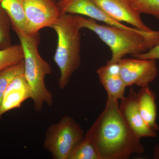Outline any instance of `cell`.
<instances>
[{
    "instance_id": "cell-1",
    "label": "cell",
    "mask_w": 159,
    "mask_h": 159,
    "mask_svg": "<svg viewBox=\"0 0 159 159\" xmlns=\"http://www.w3.org/2000/svg\"><path fill=\"white\" fill-rule=\"evenodd\" d=\"M84 137L93 143L101 159H127L145 151L141 138L122 116L117 99L107 98L105 108Z\"/></svg>"
},
{
    "instance_id": "cell-2",
    "label": "cell",
    "mask_w": 159,
    "mask_h": 159,
    "mask_svg": "<svg viewBox=\"0 0 159 159\" xmlns=\"http://www.w3.org/2000/svg\"><path fill=\"white\" fill-rule=\"evenodd\" d=\"M75 16L80 29L93 31L109 48L111 57L107 62L111 63H118L128 54L145 53L159 43V31L127 30L100 25L95 20Z\"/></svg>"
},
{
    "instance_id": "cell-3",
    "label": "cell",
    "mask_w": 159,
    "mask_h": 159,
    "mask_svg": "<svg viewBox=\"0 0 159 159\" xmlns=\"http://www.w3.org/2000/svg\"><path fill=\"white\" fill-rule=\"evenodd\" d=\"M57 33V44L54 61L59 69L58 87L64 89L81 65V34L75 15L61 13L51 27Z\"/></svg>"
},
{
    "instance_id": "cell-4",
    "label": "cell",
    "mask_w": 159,
    "mask_h": 159,
    "mask_svg": "<svg viewBox=\"0 0 159 159\" xmlns=\"http://www.w3.org/2000/svg\"><path fill=\"white\" fill-rule=\"evenodd\" d=\"M12 29L17 34L24 54V75L31 89L34 108L35 111H42L44 103L53 104V96L47 89L45 77L52 73L51 66L43 59L38 49L39 34L29 35L15 27Z\"/></svg>"
},
{
    "instance_id": "cell-5",
    "label": "cell",
    "mask_w": 159,
    "mask_h": 159,
    "mask_svg": "<svg viewBox=\"0 0 159 159\" xmlns=\"http://www.w3.org/2000/svg\"><path fill=\"white\" fill-rule=\"evenodd\" d=\"M81 126L70 116L50 125L46 131L43 147L54 159H68L74 146L84 138Z\"/></svg>"
},
{
    "instance_id": "cell-6",
    "label": "cell",
    "mask_w": 159,
    "mask_h": 159,
    "mask_svg": "<svg viewBox=\"0 0 159 159\" xmlns=\"http://www.w3.org/2000/svg\"><path fill=\"white\" fill-rule=\"evenodd\" d=\"M26 19L25 32L29 35L38 34L41 29L51 28L58 19L59 7L53 0H23Z\"/></svg>"
},
{
    "instance_id": "cell-7",
    "label": "cell",
    "mask_w": 159,
    "mask_h": 159,
    "mask_svg": "<svg viewBox=\"0 0 159 159\" xmlns=\"http://www.w3.org/2000/svg\"><path fill=\"white\" fill-rule=\"evenodd\" d=\"M118 63L120 75L126 87L133 85L146 86L157 76L155 60L123 58Z\"/></svg>"
},
{
    "instance_id": "cell-8",
    "label": "cell",
    "mask_w": 159,
    "mask_h": 159,
    "mask_svg": "<svg viewBox=\"0 0 159 159\" xmlns=\"http://www.w3.org/2000/svg\"><path fill=\"white\" fill-rule=\"evenodd\" d=\"M102 11L115 20L128 23L134 28L145 31L151 29L142 20L141 14L130 0H93Z\"/></svg>"
},
{
    "instance_id": "cell-9",
    "label": "cell",
    "mask_w": 159,
    "mask_h": 159,
    "mask_svg": "<svg viewBox=\"0 0 159 159\" xmlns=\"http://www.w3.org/2000/svg\"><path fill=\"white\" fill-rule=\"evenodd\" d=\"M61 13L84 16L89 18L102 22L117 28L127 30H134L122 23L115 20L106 14L93 0H65L57 4Z\"/></svg>"
},
{
    "instance_id": "cell-10",
    "label": "cell",
    "mask_w": 159,
    "mask_h": 159,
    "mask_svg": "<svg viewBox=\"0 0 159 159\" xmlns=\"http://www.w3.org/2000/svg\"><path fill=\"white\" fill-rule=\"evenodd\" d=\"M119 109L134 133L140 138H155L156 131L152 129L141 116L137 102V93L132 88L126 97L120 99Z\"/></svg>"
},
{
    "instance_id": "cell-11",
    "label": "cell",
    "mask_w": 159,
    "mask_h": 159,
    "mask_svg": "<svg viewBox=\"0 0 159 159\" xmlns=\"http://www.w3.org/2000/svg\"><path fill=\"white\" fill-rule=\"evenodd\" d=\"M31 88L24 74L19 75L7 87L0 103V119L4 114L19 108L27 99H31Z\"/></svg>"
},
{
    "instance_id": "cell-12",
    "label": "cell",
    "mask_w": 159,
    "mask_h": 159,
    "mask_svg": "<svg viewBox=\"0 0 159 159\" xmlns=\"http://www.w3.org/2000/svg\"><path fill=\"white\" fill-rule=\"evenodd\" d=\"M97 73L100 83L107 94V98L120 100L125 96L126 86L122 80L118 63L107 62L100 67Z\"/></svg>"
},
{
    "instance_id": "cell-13",
    "label": "cell",
    "mask_w": 159,
    "mask_h": 159,
    "mask_svg": "<svg viewBox=\"0 0 159 159\" xmlns=\"http://www.w3.org/2000/svg\"><path fill=\"white\" fill-rule=\"evenodd\" d=\"M156 95L148 85L142 87L137 93V102L141 116L144 121L155 131L158 129L157 123V110Z\"/></svg>"
},
{
    "instance_id": "cell-14",
    "label": "cell",
    "mask_w": 159,
    "mask_h": 159,
    "mask_svg": "<svg viewBox=\"0 0 159 159\" xmlns=\"http://www.w3.org/2000/svg\"><path fill=\"white\" fill-rule=\"evenodd\" d=\"M0 4L10 17L12 27L25 32L26 19L23 0H0Z\"/></svg>"
},
{
    "instance_id": "cell-15",
    "label": "cell",
    "mask_w": 159,
    "mask_h": 159,
    "mask_svg": "<svg viewBox=\"0 0 159 159\" xmlns=\"http://www.w3.org/2000/svg\"><path fill=\"white\" fill-rule=\"evenodd\" d=\"M24 51L20 44L0 49V72L9 66L16 64L24 60Z\"/></svg>"
},
{
    "instance_id": "cell-16",
    "label": "cell",
    "mask_w": 159,
    "mask_h": 159,
    "mask_svg": "<svg viewBox=\"0 0 159 159\" xmlns=\"http://www.w3.org/2000/svg\"><path fill=\"white\" fill-rule=\"evenodd\" d=\"M68 159H101L95 146L87 139H83L71 151Z\"/></svg>"
},
{
    "instance_id": "cell-17",
    "label": "cell",
    "mask_w": 159,
    "mask_h": 159,
    "mask_svg": "<svg viewBox=\"0 0 159 159\" xmlns=\"http://www.w3.org/2000/svg\"><path fill=\"white\" fill-rule=\"evenodd\" d=\"M25 73L24 60L0 72V103L6 89L16 77Z\"/></svg>"
},
{
    "instance_id": "cell-18",
    "label": "cell",
    "mask_w": 159,
    "mask_h": 159,
    "mask_svg": "<svg viewBox=\"0 0 159 159\" xmlns=\"http://www.w3.org/2000/svg\"><path fill=\"white\" fill-rule=\"evenodd\" d=\"M12 25L10 17L0 4V49L9 48L12 45L11 29Z\"/></svg>"
},
{
    "instance_id": "cell-19",
    "label": "cell",
    "mask_w": 159,
    "mask_h": 159,
    "mask_svg": "<svg viewBox=\"0 0 159 159\" xmlns=\"http://www.w3.org/2000/svg\"><path fill=\"white\" fill-rule=\"evenodd\" d=\"M134 7L142 14L152 16L159 20V0H130Z\"/></svg>"
},
{
    "instance_id": "cell-20",
    "label": "cell",
    "mask_w": 159,
    "mask_h": 159,
    "mask_svg": "<svg viewBox=\"0 0 159 159\" xmlns=\"http://www.w3.org/2000/svg\"><path fill=\"white\" fill-rule=\"evenodd\" d=\"M132 56L139 59L159 60V43L145 53Z\"/></svg>"
},
{
    "instance_id": "cell-21",
    "label": "cell",
    "mask_w": 159,
    "mask_h": 159,
    "mask_svg": "<svg viewBox=\"0 0 159 159\" xmlns=\"http://www.w3.org/2000/svg\"><path fill=\"white\" fill-rule=\"evenodd\" d=\"M153 158L159 159V144L156 145L154 148Z\"/></svg>"
},
{
    "instance_id": "cell-22",
    "label": "cell",
    "mask_w": 159,
    "mask_h": 159,
    "mask_svg": "<svg viewBox=\"0 0 159 159\" xmlns=\"http://www.w3.org/2000/svg\"><path fill=\"white\" fill-rule=\"evenodd\" d=\"M65 1V0H59V2H62V1Z\"/></svg>"
}]
</instances>
